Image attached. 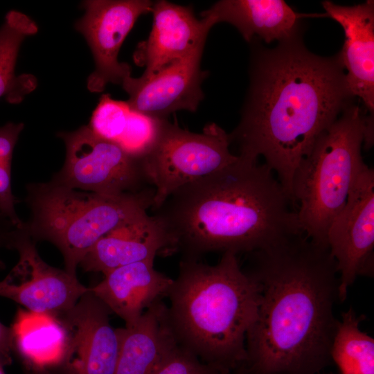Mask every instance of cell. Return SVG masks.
Returning <instances> with one entry per match:
<instances>
[{
	"label": "cell",
	"instance_id": "5bb4252c",
	"mask_svg": "<svg viewBox=\"0 0 374 374\" xmlns=\"http://www.w3.org/2000/svg\"><path fill=\"white\" fill-rule=\"evenodd\" d=\"M153 22L148 37L139 42L133 53L134 63L144 66L148 76L204 46L212 26L198 19L189 6L160 0L153 2Z\"/></svg>",
	"mask_w": 374,
	"mask_h": 374
},
{
	"label": "cell",
	"instance_id": "3957f363",
	"mask_svg": "<svg viewBox=\"0 0 374 374\" xmlns=\"http://www.w3.org/2000/svg\"><path fill=\"white\" fill-rule=\"evenodd\" d=\"M152 211L166 243L163 253H179L181 259L249 253L304 234L297 207L274 172L240 156L179 188Z\"/></svg>",
	"mask_w": 374,
	"mask_h": 374
},
{
	"label": "cell",
	"instance_id": "8992f818",
	"mask_svg": "<svg viewBox=\"0 0 374 374\" xmlns=\"http://www.w3.org/2000/svg\"><path fill=\"white\" fill-rule=\"evenodd\" d=\"M373 131L369 116L351 103L319 136L296 169L292 199L302 232L314 242L328 245V229L365 164L362 145Z\"/></svg>",
	"mask_w": 374,
	"mask_h": 374
},
{
	"label": "cell",
	"instance_id": "d4e9b609",
	"mask_svg": "<svg viewBox=\"0 0 374 374\" xmlns=\"http://www.w3.org/2000/svg\"><path fill=\"white\" fill-rule=\"evenodd\" d=\"M11 168L0 164V213L8 218L17 229H22L24 224L18 217L15 208V198L12 193Z\"/></svg>",
	"mask_w": 374,
	"mask_h": 374
},
{
	"label": "cell",
	"instance_id": "cb8c5ba5",
	"mask_svg": "<svg viewBox=\"0 0 374 374\" xmlns=\"http://www.w3.org/2000/svg\"><path fill=\"white\" fill-rule=\"evenodd\" d=\"M208 368L177 342L154 374H207Z\"/></svg>",
	"mask_w": 374,
	"mask_h": 374
},
{
	"label": "cell",
	"instance_id": "e0dca14e",
	"mask_svg": "<svg viewBox=\"0 0 374 374\" xmlns=\"http://www.w3.org/2000/svg\"><path fill=\"white\" fill-rule=\"evenodd\" d=\"M213 27L226 22L251 42L258 37L266 43L280 42L297 37L299 21L296 13L283 0H221L201 12Z\"/></svg>",
	"mask_w": 374,
	"mask_h": 374
},
{
	"label": "cell",
	"instance_id": "52a82bcc",
	"mask_svg": "<svg viewBox=\"0 0 374 374\" xmlns=\"http://www.w3.org/2000/svg\"><path fill=\"white\" fill-rule=\"evenodd\" d=\"M230 145L229 134L215 123L195 133L160 120L150 148L140 159L146 181L154 189L151 209L179 188L235 162L238 156L230 152Z\"/></svg>",
	"mask_w": 374,
	"mask_h": 374
},
{
	"label": "cell",
	"instance_id": "f1b7e54d",
	"mask_svg": "<svg viewBox=\"0 0 374 374\" xmlns=\"http://www.w3.org/2000/svg\"><path fill=\"white\" fill-rule=\"evenodd\" d=\"M208 367L209 368H208L207 374H246V373L244 372L242 366L233 371H222V370L213 368L210 366Z\"/></svg>",
	"mask_w": 374,
	"mask_h": 374
},
{
	"label": "cell",
	"instance_id": "ac0fdd59",
	"mask_svg": "<svg viewBox=\"0 0 374 374\" xmlns=\"http://www.w3.org/2000/svg\"><path fill=\"white\" fill-rule=\"evenodd\" d=\"M121 345L114 374H154L177 343L168 306L158 300L133 326L120 328Z\"/></svg>",
	"mask_w": 374,
	"mask_h": 374
},
{
	"label": "cell",
	"instance_id": "44dd1931",
	"mask_svg": "<svg viewBox=\"0 0 374 374\" xmlns=\"http://www.w3.org/2000/svg\"><path fill=\"white\" fill-rule=\"evenodd\" d=\"M37 30L38 27L33 19L17 10L6 14L0 28V97L6 96L10 103L21 102L37 86L33 75L17 76L15 69L23 41Z\"/></svg>",
	"mask_w": 374,
	"mask_h": 374
},
{
	"label": "cell",
	"instance_id": "4316f807",
	"mask_svg": "<svg viewBox=\"0 0 374 374\" xmlns=\"http://www.w3.org/2000/svg\"><path fill=\"white\" fill-rule=\"evenodd\" d=\"M12 351V335L10 327L0 322V359L7 364Z\"/></svg>",
	"mask_w": 374,
	"mask_h": 374
},
{
	"label": "cell",
	"instance_id": "9a60e30c",
	"mask_svg": "<svg viewBox=\"0 0 374 374\" xmlns=\"http://www.w3.org/2000/svg\"><path fill=\"white\" fill-rule=\"evenodd\" d=\"M328 16L344 28L346 39L338 54L346 69V79L353 97L359 98L370 116L374 111V1L353 6L324 1Z\"/></svg>",
	"mask_w": 374,
	"mask_h": 374
},
{
	"label": "cell",
	"instance_id": "30bf717a",
	"mask_svg": "<svg viewBox=\"0 0 374 374\" xmlns=\"http://www.w3.org/2000/svg\"><path fill=\"white\" fill-rule=\"evenodd\" d=\"M110 313L89 287L72 308L55 315L64 340L53 368L59 374H114L121 334L111 325Z\"/></svg>",
	"mask_w": 374,
	"mask_h": 374
},
{
	"label": "cell",
	"instance_id": "277c9868",
	"mask_svg": "<svg viewBox=\"0 0 374 374\" xmlns=\"http://www.w3.org/2000/svg\"><path fill=\"white\" fill-rule=\"evenodd\" d=\"M167 296L169 322L180 346L215 369L233 371L244 364L258 293L236 254L224 253L215 265L181 259Z\"/></svg>",
	"mask_w": 374,
	"mask_h": 374
},
{
	"label": "cell",
	"instance_id": "ffe728a7",
	"mask_svg": "<svg viewBox=\"0 0 374 374\" xmlns=\"http://www.w3.org/2000/svg\"><path fill=\"white\" fill-rule=\"evenodd\" d=\"M10 328L12 351L29 369L53 368L64 340L63 328L55 316L19 310Z\"/></svg>",
	"mask_w": 374,
	"mask_h": 374
},
{
	"label": "cell",
	"instance_id": "8fae6325",
	"mask_svg": "<svg viewBox=\"0 0 374 374\" xmlns=\"http://www.w3.org/2000/svg\"><path fill=\"white\" fill-rule=\"evenodd\" d=\"M10 249L18 252L19 260L0 281V297L12 300L28 311L55 316L72 308L89 291L76 276L45 262L35 242L21 229H15Z\"/></svg>",
	"mask_w": 374,
	"mask_h": 374
},
{
	"label": "cell",
	"instance_id": "d6986e66",
	"mask_svg": "<svg viewBox=\"0 0 374 374\" xmlns=\"http://www.w3.org/2000/svg\"><path fill=\"white\" fill-rule=\"evenodd\" d=\"M166 243L152 215L118 229L102 238L80 263L86 271L106 275L118 267L141 261L154 260Z\"/></svg>",
	"mask_w": 374,
	"mask_h": 374
},
{
	"label": "cell",
	"instance_id": "83f0119b",
	"mask_svg": "<svg viewBox=\"0 0 374 374\" xmlns=\"http://www.w3.org/2000/svg\"><path fill=\"white\" fill-rule=\"evenodd\" d=\"M13 226L11 222L0 213V249L2 248L9 249L10 236ZM3 263L0 260V268H2Z\"/></svg>",
	"mask_w": 374,
	"mask_h": 374
},
{
	"label": "cell",
	"instance_id": "7402d4cb",
	"mask_svg": "<svg viewBox=\"0 0 374 374\" xmlns=\"http://www.w3.org/2000/svg\"><path fill=\"white\" fill-rule=\"evenodd\" d=\"M353 308L339 320L331 347V359L341 374H374V339L359 328Z\"/></svg>",
	"mask_w": 374,
	"mask_h": 374
},
{
	"label": "cell",
	"instance_id": "603a6c76",
	"mask_svg": "<svg viewBox=\"0 0 374 374\" xmlns=\"http://www.w3.org/2000/svg\"><path fill=\"white\" fill-rule=\"evenodd\" d=\"M130 113L125 101L114 100L105 93L100 98L88 126L97 136L117 143L125 130Z\"/></svg>",
	"mask_w": 374,
	"mask_h": 374
},
{
	"label": "cell",
	"instance_id": "9c48e42d",
	"mask_svg": "<svg viewBox=\"0 0 374 374\" xmlns=\"http://www.w3.org/2000/svg\"><path fill=\"white\" fill-rule=\"evenodd\" d=\"M327 244L340 276L339 300L344 301L358 276L374 273V171L366 163L328 229Z\"/></svg>",
	"mask_w": 374,
	"mask_h": 374
},
{
	"label": "cell",
	"instance_id": "ba28073f",
	"mask_svg": "<svg viewBox=\"0 0 374 374\" xmlns=\"http://www.w3.org/2000/svg\"><path fill=\"white\" fill-rule=\"evenodd\" d=\"M58 136L66 145V159L57 183L108 196L139 192L148 184L140 159L97 136L88 125Z\"/></svg>",
	"mask_w": 374,
	"mask_h": 374
},
{
	"label": "cell",
	"instance_id": "484cf974",
	"mask_svg": "<svg viewBox=\"0 0 374 374\" xmlns=\"http://www.w3.org/2000/svg\"><path fill=\"white\" fill-rule=\"evenodd\" d=\"M24 126L9 122L0 127V164L11 168L14 148Z\"/></svg>",
	"mask_w": 374,
	"mask_h": 374
},
{
	"label": "cell",
	"instance_id": "5b68a950",
	"mask_svg": "<svg viewBox=\"0 0 374 374\" xmlns=\"http://www.w3.org/2000/svg\"><path fill=\"white\" fill-rule=\"evenodd\" d=\"M30 222L21 229L36 242L46 240L62 254L64 270L76 269L102 238L148 217L154 188L117 196L80 192L52 181L28 187Z\"/></svg>",
	"mask_w": 374,
	"mask_h": 374
},
{
	"label": "cell",
	"instance_id": "4fadbf2b",
	"mask_svg": "<svg viewBox=\"0 0 374 374\" xmlns=\"http://www.w3.org/2000/svg\"><path fill=\"white\" fill-rule=\"evenodd\" d=\"M204 46L148 75L126 78L121 86L130 109L153 120H165L179 110L195 112L204 98L201 68Z\"/></svg>",
	"mask_w": 374,
	"mask_h": 374
},
{
	"label": "cell",
	"instance_id": "f546056e",
	"mask_svg": "<svg viewBox=\"0 0 374 374\" xmlns=\"http://www.w3.org/2000/svg\"><path fill=\"white\" fill-rule=\"evenodd\" d=\"M29 370V374H54L53 371L47 368H33Z\"/></svg>",
	"mask_w": 374,
	"mask_h": 374
},
{
	"label": "cell",
	"instance_id": "6da1fadb",
	"mask_svg": "<svg viewBox=\"0 0 374 374\" xmlns=\"http://www.w3.org/2000/svg\"><path fill=\"white\" fill-rule=\"evenodd\" d=\"M258 293L245 340L246 374H316L332 364L338 271L328 245L305 234L248 253Z\"/></svg>",
	"mask_w": 374,
	"mask_h": 374
},
{
	"label": "cell",
	"instance_id": "7a4b0ae2",
	"mask_svg": "<svg viewBox=\"0 0 374 374\" xmlns=\"http://www.w3.org/2000/svg\"><path fill=\"white\" fill-rule=\"evenodd\" d=\"M344 69L338 55H317L297 37L252 52L249 87L240 122L229 134L231 144L242 157H262L292 201L296 169L351 104Z\"/></svg>",
	"mask_w": 374,
	"mask_h": 374
},
{
	"label": "cell",
	"instance_id": "7c38bea8",
	"mask_svg": "<svg viewBox=\"0 0 374 374\" xmlns=\"http://www.w3.org/2000/svg\"><path fill=\"white\" fill-rule=\"evenodd\" d=\"M148 0H89L82 3L85 12L75 28L85 38L95 62V69L87 78V89L103 91L109 83L122 84L131 75L127 63L120 62L122 44L142 15L151 12Z\"/></svg>",
	"mask_w": 374,
	"mask_h": 374
},
{
	"label": "cell",
	"instance_id": "2e32d148",
	"mask_svg": "<svg viewBox=\"0 0 374 374\" xmlns=\"http://www.w3.org/2000/svg\"><path fill=\"white\" fill-rule=\"evenodd\" d=\"M172 283L173 279L154 269V261H141L112 270L90 291L129 327L149 307L167 296Z\"/></svg>",
	"mask_w": 374,
	"mask_h": 374
},
{
	"label": "cell",
	"instance_id": "4dcf8cb0",
	"mask_svg": "<svg viewBox=\"0 0 374 374\" xmlns=\"http://www.w3.org/2000/svg\"><path fill=\"white\" fill-rule=\"evenodd\" d=\"M4 365L5 364L0 359V374H6L3 369Z\"/></svg>",
	"mask_w": 374,
	"mask_h": 374
}]
</instances>
